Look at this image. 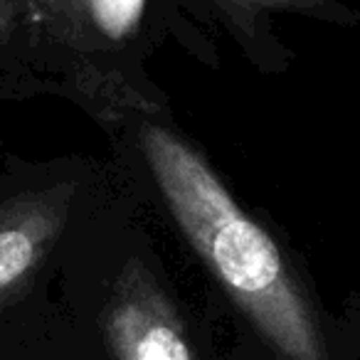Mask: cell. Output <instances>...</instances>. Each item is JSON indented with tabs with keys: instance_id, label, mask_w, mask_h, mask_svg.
<instances>
[{
	"instance_id": "obj_1",
	"label": "cell",
	"mask_w": 360,
	"mask_h": 360,
	"mask_svg": "<svg viewBox=\"0 0 360 360\" xmlns=\"http://www.w3.org/2000/svg\"><path fill=\"white\" fill-rule=\"evenodd\" d=\"M143 153L188 240L262 333L289 360H323L279 247L245 215L210 165L186 141L155 126L143 131Z\"/></svg>"
},
{
	"instance_id": "obj_3",
	"label": "cell",
	"mask_w": 360,
	"mask_h": 360,
	"mask_svg": "<svg viewBox=\"0 0 360 360\" xmlns=\"http://www.w3.org/2000/svg\"><path fill=\"white\" fill-rule=\"evenodd\" d=\"M55 230L57 215L47 207L0 217V299L35 269Z\"/></svg>"
},
{
	"instance_id": "obj_4",
	"label": "cell",
	"mask_w": 360,
	"mask_h": 360,
	"mask_svg": "<svg viewBox=\"0 0 360 360\" xmlns=\"http://www.w3.org/2000/svg\"><path fill=\"white\" fill-rule=\"evenodd\" d=\"M94 18L104 32L121 37L141 15L143 0H89Z\"/></svg>"
},
{
	"instance_id": "obj_2",
	"label": "cell",
	"mask_w": 360,
	"mask_h": 360,
	"mask_svg": "<svg viewBox=\"0 0 360 360\" xmlns=\"http://www.w3.org/2000/svg\"><path fill=\"white\" fill-rule=\"evenodd\" d=\"M109 330L121 360H193L173 321L139 301L116 306Z\"/></svg>"
}]
</instances>
